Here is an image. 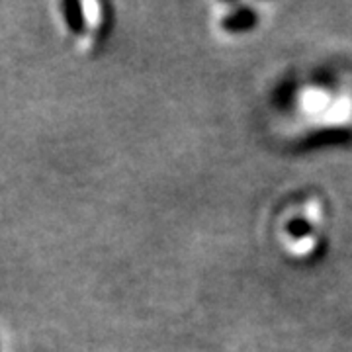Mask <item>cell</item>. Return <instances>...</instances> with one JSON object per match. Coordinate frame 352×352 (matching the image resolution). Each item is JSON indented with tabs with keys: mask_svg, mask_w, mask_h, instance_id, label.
<instances>
[{
	"mask_svg": "<svg viewBox=\"0 0 352 352\" xmlns=\"http://www.w3.org/2000/svg\"><path fill=\"white\" fill-rule=\"evenodd\" d=\"M286 249L296 256L309 258L325 247L327 239V208L319 198H309L303 206L289 215L284 223Z\"/></svg>",
	"mask_w": 352,
	"mask_h": 352,
	"instance_id": "6da1fadb",
	"label": "cell"
},
{
	"mask_svg": "<svg viewBox=\"0 0 352 352\" xmlns=\"http://www.w3.org/2000/svg\"><path fill=\"white\" fill-rule=\"evenodd\" d=\"M256 14L249 8H239L235 14H227L223 18L221 25L231 34H241V32H249L256 25Z\"/></svg>",
	"mask_w": 352,
	"mask_h": 352,
	"instance_id": "7a4b0ae2",
	"label": "cell"
},
{
	"mask_svg": "<svg viewBox=\"0 0 352 352\" xmlns=\"http://www.w3.org/2000/svg\"><path fill=\"white\" fill-rule=\"evenodd\" d=\"M61 8H63L65 12V22L71 28V32L82 36L85 34V25H87V18L80 14L82 6L80 4H63Z\"/></svg>",
	"mask_w": 352,
	"mask_h": 352,
	"instance_id": "3957f363",
	"label": "cell"
}]
</instances>
